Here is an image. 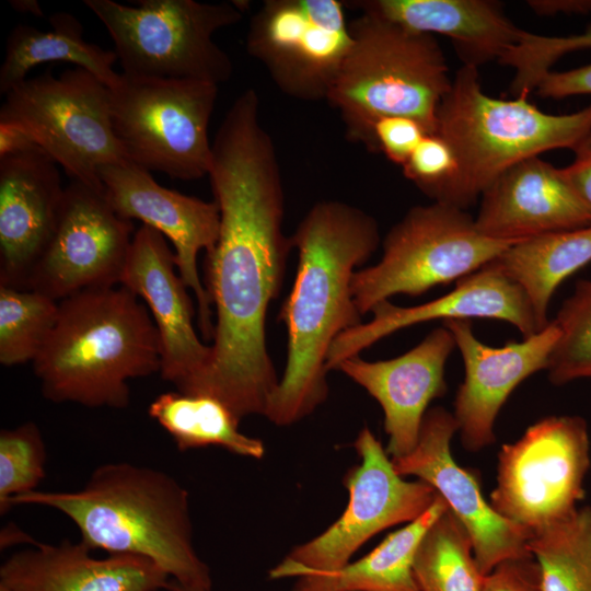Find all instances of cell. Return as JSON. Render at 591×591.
<instances>
[{
  "mask_svg": "<svg viewBox=\"0 0 591 591\" xmlns=\"http://www.w3.org/2000/svg\"><path fill=\"white\" fill-rule=\"evenodd\" d=\"M134 235L132 221L117 215L104 192L70 181L51 240L26 289L61 301L119 286Z\"/></svg>",
  "mask_w": 591,
  "mask_h": 591,
  "instance_id": "obj_14",
  "label": "cell"
},
{
  "mask_svg": "<svg viewBox=\"0 0 591 591\" xmlns=\"http://www.w3.org/2000/svg\"><path fill=\"white\" fill-rule=\"evenodd\" d=\"M591 48V26L584 32L570 36H543L538 43L541 57L555 63L564 55Z\"/></svg>",
  "mask_w": 591,
  "mask_h": 591,
  "instance_id": "obj_39",
  "label": "cell"
},
{
  "mask_svg": "<svg viewBox=\"0 0 591 591\" xmlns=\"http://www.w3.org/2000/svg\"><path fill=\"white\" fill-rule=\"evenodd\" d=\"M544 591H591V507L531 533Z\"/></svg>",
  "mask_w": 591,
  "mask_h": 591,
  "instance_id": "obj_29",
  "label": "cell"
},
{
  "mask_svg": "<svg viewBox=\"0 0 591 591\" xmlns=\"http://www.w3.org/2000/svg\"><path fill=\"white\" fill-rule=\"evenodd\" d=\"M106 27L123 73L130 77L194 80L219 85L233 63L213 42L217 31L239 23L247 1L142 0L127 5L84 0Z\"/></svg>",
  "mask_w": 591,
  "mask_h": 591,
  "instance_id": "obj_7",
  "label": "cell"
},
{
  "mask_svg": "<svg viewBox=\"0 0 591 591\" xmlns=\"http://www.w3.org/2000/svg\"><path fill=\"white\" fill-rule=\"evenodd\" d=\"M482 591H544L533 556L507 559L484 577Z\"/></svg>",
  "mask_w": 591,
  "mask_h": 591,
  "instance_id": "obj_36",
  "label": "cell"
},
{
  "mask_svg": "<svg viewBox=\"0 0 591 591\" xmlns=\"http://www.w3.org/2000/svg\"><path fill=\"white\" fill-rule=\"evenodd\" d=\"M39 148L25 132L16 127L0 124V158Z\"/></svg>",
  "mask_w": 591,
  "mask_h": 591,
  "instance_id": "obj_41",
  "label": "cell"
},
{
  "mask_svg": "<svg viewBox=\"0 0 591 591\" xmlns=\"http://www.w3.org/2000/svg\"><path fill=\"white\" fill-rule=\"evenodd\" d=\"M447 509L438 495L425 513L389 534L366 556L335 572L297 578L291 591H420L415 556L426 532Z\"/></svg>",
  "mask_w": 591,
  "mask_h": 591,
  "instance_id": "obj_27",
  "label": "cell"
},
{
  "mask_svg": "<svg viewBox=\"0 0 591 591\" xmlns=\"http://www.w3.org/2000/svg\"><path fill=\"white\" fill-rule=\"evenodd\" d=\"M475 225L494 240L519 242L591 224V207L563 167L541 157L508 169L480 196Z\"/></svg>",
  "mask_w": 591,
  "mask_h": 591,
  "instance_id": "obj_22",
  "label": "cell"
},
{
  "mask_svg": "<svg viewBox=\"0 0 591 591\" xmlns=\"http://www.w3.org/2000/svg\"><path fill=\"white\" fill-rule=\"evenodd\" d=\"M218 85L120 73L109 88L111 119L126 160L181 181L209 174V123Z\"/></svg>",
  "mask_w": 591,
  "mask_h": 591,
  "instance_id": "obj_10",
  "label": "cell"
},
{
  "mask_svg": "<svg viewBox=\"0 0 591 591\" xmlns=\"http://www.w3.org/2000/svg\"><path fill=\"white\" fill-rule=\"evenodd\" d=\"M22 543L33 545L36 543V541H34L28 534L24 533L21 529H19L14 524H9L1 531V534H0L1 549L18 545V544H22Z\"/></svg>",
  "mask_w": 591,
  "mask_h": 591,
  "instance_id": "obj_42",
  "label": "cell"
},
{
  "mask_svg": "<svg viewBox=\"0 0 591 591\" xmlns=\"http://www.w3.org/2000/svg\"><path fill=\"white\" fill-rule=\"evenodd\" d=\"M260 104L236 100L212 141L209 178L220 231L206 254V290L216 309L211 359L186 394L223 403L240 420L265 417L279 380L267 350L266 315L282 286L290 237L274 141Z\"/></svg>",
  "mask_w": 591,
  "mask_h": 591,
  "instance_id": "obj_1",
  "label": "cell"
},
{
  "mask_svg": "<svg viewBox=\"0 0 591 591\" xmlns=\"http://www.w3.org/2000/svg\"><path fill=\"white\" fill-rule=\"evenodd\" d=\"M63 193L57 163L40 148L0 158V286L27 288Z\"/></svg>",
  "mask_w": 591,
  "mask_h": 591,
  "instance_id": "obj_21",
  "label": "cell"
},
{
  "mask_svg": "<svg viewBox=\"0 0 591 591\" xmlns=\"http://www.w3.org/2000/svg\"><path fill=\"white\" fill-rule=\"evenodd\" d=\"M0 124L25 132L71 181L99 192L100 169L126 160L112 125L109 86L82 68L25 79L4 95Z\"/></svg>",
  "mask_w": 591,
  "mask_h": 591,
  "instance_id": "obj_9",
  "label": "cell"
},
{
  "mask_svg": "<svg viewBox=\"0 0 591 591\" xmlns=\"http://www.w3.org/2000/svg\"><path fill=\"white\" fill-rule=\"evenodd\" d=\"M457 159V174L438 202L466 209L511 166L549 150H573L591 134V104L564 115L544 113L528 95L489 96L478 68L462 66L438 113L436 132Z\"/></svg>",
  "mask_w": 591,
  "mask_h": 591,
  "instance_id": "obj_5",
  "label": "cell"
},
{
  "mask_svg": "<svg viewBox=\"0 0 591 591\" xmlns=\"http://www.w3.org/2000/svg\"><path fill=\"white\" fill-rule=\"evenodd\" d=\"M414 575L420 591H482L485 575L472 541L449 507L424 535Z\"/></svg>",
  "mask_w": 591,
  "mask_h": 591,
  "instance_id": "obj_30",
  "label": "cell"
},
{
  "mask_svg": "<svg viewBox=\"0 0 591 591\" xmlns=\"http://www.w3.org/2000/svg\"><path fill=\"white\" fill-rule=\"evenodd\" d=\"M572 151L575 155L571 163L563 170L581 198L591 207V134Z\"/></svg>",
  "mask_w": 591,
  "mask_h": 591,
  "instance_id": "obj_38",
  "label": "cell"
},
{
  "mask_svg": "<svg viewBox=\"0 0 591 591\" xmlns=\"http://www.w3.org/2000/svg\"><path fill=\"white\" fill-rule=\"evenodd\" d=\"M457 430L451 412L441 406L429 408L415 448L392 462L399 475L417 477L444 499L466 530L476 561L487 575L507 559L532 556L531 532L502 518L486 501L475 474L453 459L451 440Z\"/></svg>",
  "mask_w": 591,
  "mask_h": 591,
  "instance_id": "obj_15",
  "label": "cell"
},
{
  "mask_svg": "<svg viewBox=\"0 0 591 591\" xmlns=\"http://www.w3.org/2000/svg\"><path fill=\"white\" fill-rule=\"evenodd\" d=\"M99 177L106 199L118 216L140 220L172 242L178 275L197 298L202 337L212 339V304L198 274L197 257L200 251L209 254L217 244L218 204L166 188L148 170L128 160L102 166Z\"/></svg>",
  "mask_w": 591,
  "mask_h": 591,
  "instance_id": "obj_16",
  "label": "cell"
},
{
  "mask_svg": "<svg viewBox=\"0 0 591 591\" xmlns=\"http://www.w3.org/2000/svg\"><path fill=\"white\" fill-rule=\"evenodd\" d=\"M454 348L451 332L442 325L398 357L367 361L357 355L337 366L382 407L391 459L415 448L430 402L447 393L445 364Z\"/></svg>",
  "mask_w": 591,
  "mask_h": 591,
  "instance_id": "obj_20",
  "label": "cell"
},
{
  "mask_svg": "<svg viewBox=\"0 0 591 591\" xmlns=\"http://www.w3.org/2000/svg\"><path fill=\"white\" fill-rule=\"evenodd\" d=\"M59 301L38 291L0 286V363L34 361L58 316Z\"/></svg>",
  "mask_w": 591,
  "mask_h": 591,
  "instance_id": "obj_31",
  "label": "cell"
},
{
  "mask_svg": "<svg viewBox=\"0 0 591 591\" xmlns=\"http://www.w3.org/2000/svg\"><path fill=\"white\" fill-rule=\"evenodd\" d=\"M299 253L297 277L280 310L287 326V362L265 417L290 426L328 396L326 359L334 340L362 323L351 294L356 267L380 244L375 219L338 200L315 204L290 236Z\"/></svg>",
  "mask_w": 591,
  "mask_h": 591,
  "instance_id": "obj_2",
  "label": "cell"
},
{
  "mask_svg": "<svg viewBox=\"0 0 591 591\" xmlns=\"http://www.w3.org/2000/svg\"><path fill=\"white\" fill-rule=\"evenodd\" d=\"M47 451L39 427L26 421L0 432V513L12 498L37 490L45 477Z\"/></svg>",
  "mask_w": 591,
  "mask_h": 591,
  "instance_id": "obj_33",
  "label": "cell"
},
{
  "mask_svg": "<svg viewBox=\"0 0 591 591\" xmlns=\"http://www.w3.org/2000/svg\"><path fill=\"white\" fill-rule=\"evenodd\" d=\"M416 119L406 116H387L378 119L372 128L373 151L382 152L401 167L428 135Z\"/></svg>",
  "mask_w": 591,
  "mask_h": 591,
  "instance_id": "obj_35",
  "label": "cell"
},
{
  "mask_svg": "<svg viewBox=\"0 0 591 591\" xmlns=\"http://www.w3.org/2000/svg\"><path fill=\"white\" fill-rule=\"evenodd\" d=\"M166 237L142 224L132 239L120 285L141 298L159 333L161 378L186 393L211 359V346L197 336L187 287L176 274Z\"/></svg>",
  "mask_w": 591,
  "mask_h": 591,
  "instance_id": "obj_18",
  "label": "cell"
},
{
  "mask_svg": "<svg viewBox=\"0 0 591 591\" xmlns=\"http://www.w3.org/2000/svg\"><path fill=\"white\" fill-rule=\"evenodd\" d=\"M12 8L20 13H27L35 16H42L43 10L35 0H14L10 1Z\"/></svg>",
  "mask_w": 591,
  "mask_h": 591,
  "instance_id": "obj_43",
  "label": "cell"
},
{
  "mask_svg": "<svg viewBox=\"0 0 591 591\" xmlns=\"http://www.w3.org/2000/svg\"><path fill=\"white\" fill-rule=\"evenodd\" d=\"M589 263L591 224L515 242L490 265L523 290L543 329L557 288Z\"/></svg>",
  "mask_w": 591,
  "mask_h": 591,
  "instance_id": "obj_26",
  "label": "cell"
},
{
  "mask_svg": "<svg viewBox=\"0 0 591 591\" xmlns=\"http://www.w3.org/2000/svg\"><path fill=\"white\" fill-rule=\"evenodd\" d=\"M48 19L51 30L19 24L11 31L0 67V93L5 95L27 79L33 68L50 61L73 63L107 86L115 85L120 76L113 68L115 51L86 42L82 23L71 13L55 12Z\"/></svg>",
  "mask_w": 591,
  "mask_h": 591,
  "instance_id": "obj_25",
  "label": "cell"
},
{
  "mask_svg": "<svg viewBox=\"0 0 591 591\" xmlns=\"http://www.w3.org/2000/svg\"><path fill=\"white\" fill-rule=\"evenodd\" d=\"M360 462L348 470L344 485L349 501L340 517L314 538L296 546L269 570L274 580L331 573L351 561L354 554L379 532L409 523L438 497L429 484L406 480L369 427L354 442Z\"/></svg>",
  "mask_w": 591,
  "mask_h": 591,
  "instance_id": "obj_11",
  "label": "cell"
},
{
  "mask_svg": "<svg viewBox=\"0 0 591 591\" xmlns=\"http://www.w3.org/2000/svg\"><path fill=\"white\" fill-rule=\"evenodd\" d=\"M21 505L61 512L92 551L150 559L177 583L211 591L210 569L194 546L189 494L161 470L129 462L105 463L80 489L34 490L10 501L11 508Z\"/></svg>",
  "mask_w": 591,
  "mask_h": 591,
  "instance_id": "obj_3",
  "label": "cell"
},
{
  "mask_svg": "<svg viewBox=\"0 0 591 591\" xmlns=\"http://www.w3.org/2000/svg\"><path fill=\"white\" fill-rule=\"evenodd\" d=\"M81 541L36 542L0 567V591H160L171 578L154 561L134 555L97 558Z\"/></svg>",
  "mask_w": 591,
  "mask_h": 591,
  "instance_id": "obj_23",
  "label": "cell"
},
{
  "mask_svg": "<svg viewBox=\"0 0 591 591\" xmlns=\"http://www.w3.org/2000/svg\"><path fill=\"white\" fill-rule=\"evenodd\" d=\"M160 337L148 308L123 286L59 301L56 324L33 361L53 403L126 408L128 382L160 372Z\"/></svg>",
  "mask_w": 591,
  "mask_h": 591,
  "instance_id": "obj_4",
  "label": "cell"
},
{
  "mask_svg": "<svg viewBox=\"0 0 591 591\" xmlns=\"http://www.w3.org/2000/svg\"><path fill=\"white\" fill-rule=\"evenodd\" d=\"M559 337L547 364L554 385L591 379V279L579 280L553 320Z\"/></svg>",
  "mask_w": 591,
  "mask_h": 591,
  "instance_id": "obj_32",
  "label": "cell"
},
{
  "mask_svg": "<svg viewBox=\"0 0 591 591\" xmlns=\"http://www.w3.org/2000/svg\"><path fill=\"white\" fill-rule=\"evenodd\" d=\"M590 467V437L580 416H548L498 454L491 507L531 533L578 508Z\"/></svg>",
  "mask_w": 591,
  "mask_h": 591,
  "instance_id": "obj_12",
  "label": "cell"
},
{
  "mask_svg": "<svg viewBox=\"0 0 591 591\" xmlns=\"http://www.w3.org/2000/svg\"><path fill=\"white\" fill-rule=\"evenodd\" d=\"M513 243L482 234L464 209L438 201L415 206L386 234L380 260L355 271L354 301L363 315L394 296L456 283Z\"/></svg>",
  "mask_w": 591,
  "mask_h": 591,
  "instance_id": "obj_8",
  "label": "cell"
},
{
  "mask_svg": "<svg viewBox=\"0 0 591 591\" xmlns=\"http://www.w3.org/2000/svg\"><path fill=\"white\" fill-rule=\"evenodd\" d=\"M541 97L565 99L573 95H591V63L566 71H551L538 83Z\"/></svg>",
  "mask_w": 591,
  "mask_h": 591,
  "instance_id": "obj_37",
  "label": "cell"
},
{
  "mask_svg": "<svg viewBox=\"0 0 591 591\" xmlns=\"http://www.w3.org/2000/svg\"><path fill=\"white\" fill-rule=\"evenodd\" d=\"M403 174L433 201H440L454 181L459 164L450 143L438 134L426 135L402 166Z\"/></svg>",
  "mask_w": 591,
  "mask_h": 591,
  "instance_id": "obj_34",
  "label": "cell"
},
{
  "mask_svg": "<svg viewBox=\"0 0 591 591\" xmlns=\"http://www.w3.org/2000/svg\"><path fill=\"white\" fill-rule=\"evenodd\" d=\"M166 590L167 591H196V590L188 589L172 579Z\"/></svg>",
  "mask_w": 591,
  "mask_h": 591,
  "instance_id": "obj_44",
  "label": "cell"
},
{
  "mask_svg": "<svg viewBox=\"0 0 591 591\" xmlns=\"http://www.w3.org/2000/svg\"><path fill=\"white\" fill-rule=\"evenodd\" d=\"M349 31L350 49L326 99L347 137L373 151V125L387 116L414 118L434 134L452 83L434 36L369 13L350 21Z\"/></svg>",
  "mask_w": 591,
  "mask_h": 591,
  "instance_id": "obj_6",
  "label": "cell"
},
{
  "mask_svg": "<svg viewBox=\"0 0 591 591\" xmlns=\"http://www.w3.org/2000/svg\"><path fill=\"white\" fill-rule=\"evenodd\" d=\"M358 9L422 34L450 38L465 66L499 61L520 39L519 28L491 0H352Z\"/></svg>",
  "mask_w": 591,
  "mask_h": 591,
  "instance_id": "obj_24",
  "label": "cell"
},
{
  "mask_svg": "<svg viewBox=\"0 0 591 591\" xmlns=\"http://www.w3.org/2000/svg\"><path fill=\"white\" fill-rule=\"evenodd\" d=\"M371 312L370 322L345 331L334 340L327 354V371L396 331L433 320H499L514 326L523 338L541 331L523 290L490 264L459 280L440 298L408 308L383 301Z\"/></svg>",
  "mask_w": 591,
  "mask_h": 591,
  "instance_id": "obj_19",
  "label": "cell"
},
{
  "mask_svg": "<svg viewBox=\"0 0 591 591\" xmlns=\"http://www.w3.org/2000/svg\"><path fill=\"white\" fill-rule=\"evenodd\" d=\"M345 2L267 0L252 15L246 50L290 97L326 100L350 49Z\"/></svg>",
  "mask_w": 591,
  "mask_h": 591,
  "instance_id": "obj_13",
  "label": "cell"
},
{
  "mask_svg": "<svg viewBox=\"0 0 591 591\" xmlns=\"http://www.w3.org/2000/svg\"><path fill=\"white\" fill-rule=\"evenodd\" d=\"M148 414L179 451L218 447L255 460L265 454L263 441L241 432V420L215 397L165 392L150 403Z\"/></svg>",
  "mask_w": 591,
  "mask_h": 591,
  "instance_id": "obj_28",
  "label": "cell"
},
{
  "mask_svg": "<svg viewBox=\"0 0 591 591\" xmlns=\"http://www.w3.org/2000/svg\"><path fill=\"white\" fill-rule=\"evenodd\" d=\"M454 339L464 363V379L454 402L453 416L462 445L477 452L495 442L497 416L513 390L532 374L546 370L559 337L556 323L521 341L489 346L473 331L472 320L442 322Z\"/></svg>",
  "mask_w": 591,
  "mask_h": 591,
  "instance_id": "obj_17",
  "label": "cell"
},
{
  "mask_svg": "<svg viewBox=\"0 0 591 591\" xmlns=\"http://www.w3.org/2000/svg\"><path fill=\"white\" fill-rule=\"evenodd\" d=\"M526 3L540 15L591 14V0H530Z\"/></svg>",
  "mask_w": 591,
  "mask_h": 591,
  "instance_id": "obj_40",
  "label": "cell"
}]
</instances>
